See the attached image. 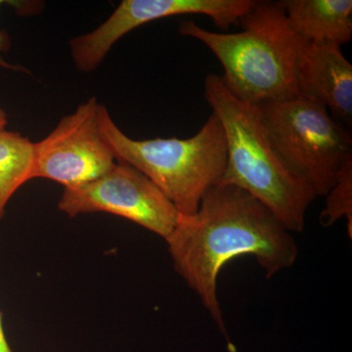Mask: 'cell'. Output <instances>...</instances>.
<instances>
[{
  "instance_id": "9",
  "label": "cell",
  "mask_w": 352,
  "mask_h": 352,
  "mask_svg": "<svg viewBox=\"0 0 352 352\" xmlns=\"http://www.w3.org/2000/svg\"><path fill=\"white\" fill-rule=\"evenodd\" d=\"M298 96L330 110L333 120L351 127L352 65L333 43L305 41L296 64Z\"/></svg>"
},
{
  "instance_id": "12",
  "label": "cell",
  "mask_w": 352,
  "mask_h": 352,
  "mask_svg": "<svg viewBox=\"0 0 352 352\" xmlns=\"http://www.w3.org/2000/svg\"><path fill=\"white\" fill-rule=\"evenodd\" d=\"M326 206L320 215L321 224L331 226L338 220L346 219L347 233L352 237V161L340 170L337 182L328 192Z\"/></svg>"
},
{
  "instance_id": "4",
  "label": "cell",
  "mask_w": 352,
  "mask_h": 352,
  "mask_svg": "<svg viewBox=\"0 0 352 352\" xmlns=\"http://www.w3.org/2000/svg\"><path fill=\"white\" fill-rule=\"evenodd\" d=\"M99 118L116 160L147 176L179 214H196L203 197L226 171V133L214 113L198 133L187 139L135 140L120 131L104 105Z\"/></svg>"
},
{
  "instance_id": "3",
  "label": "cell",
  "mask_w": 352,
  "mask_h": 352,
  "mask_svg": "<svg viewBox=\"0 0 352 352\" xmlns=\"http://www.w3.org/2000/svg\"><path fill=\"white\" fill-rule=\"evenodd\" d=\"M205 98L226 133L227 163L219 182L258 199L289 232H302L305 214L316 196L277 156L259 106L238 98L215 74L206 78Z\"/></svg>"
},
{
  "instance_id": "13",
  "label": "cell",
  "mask_w": 352,
  "mask_h": 352,
  "mask_svg": "<svg viewBox=\"0 0 352 352\" xmlns=\"http://www.w3.org/2000/svg\"><path fill=\"white\" fill-rule=\"evenodd\" d=\"M3 3H6V1H1V0H0V6H3ZM10 45L11 41L8 34H7V32L3 31V30H0V68L13 69V71L27 72V69L7 63L6 60L3 59L2 55L9 50Z\"/></svg>"
},
{
  "instance_id": "10",
  "label": "cell",
  "mask_w": 352,
  "mask_h": 352,
  "mask_svg": "<svg viewBox=\"0 0 352 352\" xmlns=\"http://www.w3.org/2000/svg\"><path fill=\"white\" fill-rule=\"evenodd\" d=\"M278 4L291 29L307 43L342 46L351 41V0H283Z\"/></svg>"
},
{
  "instance_id": "14",
  "label": "cell",
  "mask_w": 352,
  "mask_h": 352,
  "mask_svg": "<svg viewBox=\"0 0 352 352\" xmlns=\"http://www.w3.org/2000/svg\"><path fill=\"white\" fill-rule=\"evenodd\" d=\"M0 352H12L8 342H7L6 333H4L1 314H0Z\"/></svg>"
},
{
  "instance_id": "15",
  "label": "cell",
  "mask_w": 352,
  "mask_h": 352,
  "mask_svg": "<svg viewBox=\"0 0 352 352\" xmlns=\"http://www.w3.org/2000/svg\"><path fill=\"white\" fill-rule=\"evenodd\" d=\"M7 124V115L6 113L0 108V131H3Z\"/></svg>"
},
{
  "instance_id": "7",
  "label": "cell",
  "mask_w": 352,
  "mask_h": 352,
  "mask_svg": "<svg viewBox=\"0 0 352 352\" xmlns=\"http://www.w3.org/2000/svg\"><path fill=\"white\" fill-rule=\"evenodd\" d=\"M100 107L91 97L34 143L30 179L45 178L69 188L92 182L115 166L117 160L101 131Z\"/></svg>"
},
{
  "instance_id": "11",
  "label": "cell",
  "mask_w": 352,
  "mask_h": 352,
  "mask_svg": "<svg viewBox=\"0 0 352 352\" xmlns=\"http://www.w3.org/2000/svg\"><path fill=\"white\" fill-rule=\"evenodd\" d=\"M32 145L18 132L0 131V221L11 197L31 180Z\"/></svg>"
},
{
  "instance_id": "8",
  "label": "cell",
  "mask_w": 352,
  "mask_h": 352,
  "mask_svg": "<svg viewBox=\"0 0 352 352\" xmlns=\"http://www.w3.org/2000/svg\"><path fill=\"white\" fill-rule=\"evenodd\" d=\"M256 0H124L105 22L87 34L69 41L76 68L85 73L100 66L120 38L153 21L171 16L201 14L208 16L219 29H229Z\"/></svg>"
},
{
  "instance_id": "5",
  "label": "cell",
  "mask_w": 352,
  "mask_h": 352,
  "mask_svg": "<svg viewBox=\"0 0 352 352\" xmlns=\"http://www.w3.org/2000/svg\"><path fill=\"white\" fill-rule=\"evenodd\" d=\"M273 149L284 166L317 197L332 189L352 161V139L327 109L296 96L259 105Z\"/></svg>"
},
{
  "instance_id": "2",
  "label": "cell",
  "mask_w": 352,
  "mask_h": 352,
  "mask_svg": "<svg viewBox=\"0 0 352 352\" xmlns=\"http://www.w3.org/2000/svg\"><path fill=\"white\" fill-rule=\"evenodd\" d=\"M239 23L242 32L220 34L184 21L179 32L212 51L223 67L221 78L238 98L259 106L298 96L296 64L305 41L291 29L281 6L256 0Z\"/></svg>"
},
{
  "instance_id": "6",
  "label": "cell",
  "mask_w": 352,
  "mask_h": 352,
  "mask_svg": "<svg viewBox=\"0 0 352 352\" xmlns=\"http://www.w3.org/2000/svg\"><path fill=\"white\" fill-rule=\"evenodd\" d=\"M58 208L69 217L107 212L131 220L166 240L179 212L141 171L118 162L92 182L64 188Z\"/></svg>"
},
{
  "instance_id": "1",
  "label": "cell",
  "mask_w": 352,
  "mask_h": 352,
  "mask_svg": "<svg viewBox=\"0 0 352 352\" xmlns=\"http://www.w3.org/2000/svg\"><path fill=\"white\" fill-rule=\"evenodd\" d=\"M166 242L176 272L232 351L217 296L220 271L233 258L252 256L271 278L293 266L298 256L293 235L270 208L239 187L220 182L208 190L196 214L179 215Z\"/></svg>"
}]
</instances>
